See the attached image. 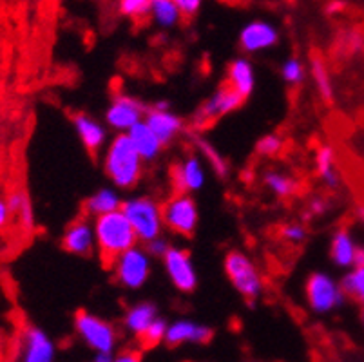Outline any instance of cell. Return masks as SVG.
I'll list each match as a JSON object with an SVG mask.
<instances>
[{"instance_id": "d590c367", "label": "cell", "mask_w": 364, "mask_h": 362, "mask_svg": "<svg viewBox=\"0 0 364 362\" xmlns=\"http://www.w3.org/2000/svg\"><path fill=\"white\" fill-rule=\"evenodd\" d=\"M343 48H344V53H348V55H355V53H360L364 49V36L360 35L359 31L344 33Z\"/></svg>"}, {"instance_id": "e0dca14e", "label": "cell", "mask_w": 364, "mask_h": 362, "mask_svg": "<svg viewBox=\"0 0 364 362\" xmlns=\"http://www.w3.org/2000/svg\"><path fill=\"white\" fill-rule=\"evenodd\" d=\"M144 122L160 138V142L165 147L171 145L185 129L183 118L174 111H171V109L149 107L147 112H145Z\"/></svg>"}, {"instance_id": "74e56055", "label": "cell", "mask_w": 364, "mask_h": 362, "mask_svg": "<svg viewBox=\"0 0 364 362\" xmlns=\"http://www.w3.org/2000/svg\"><path fill=\"white\" fill-rule=\"evenodd\" d=\"M183 16H194L200 11L203 0H174Z\"/></svg>"}, {"instance_id": "83f0119b", "label": "cell", "mask_w": 364, "mask_h": 362, "mask_svg": "<svg viewBox=\"0 0 364 362\" xmlns=\"http://www.w3.org/2000/svg\"><path fill=\"white\" fill-rule=\"evenodd\" d=\"M9 211L11 214L18 219V225L24 232H31L35 228V211H33V203L29 199L26 191H13L8 198Z\"/></svg>"}, {"instance_id": "7c38bea8", "label": "cell", "mask_w": 364, "mask_h": 362, "mask_svg": "<svg viewBox=\"0 0 364 362\" xmlns=\"http://www.w3.org/2000/svg\"><path fill=\"white\" fill-rule=\"evenodd\" d=\"M171 181L176 192H200L207 183L203 159L198 154H187L171 169Z\"/></svg>"}, {"instance_id": "277c9868", "label": "cell", "mask_w": 364, "mask_h": 362, "mask_svg": "<svg viewBox=\"0 0 364 362\" xmlns=\"http://www.w3.org/2000/svg\"><path fill=\"white\" fill-rule=\"evenodd\" d=\"M225 275L234 290L247 301H256L264 290V279L254 259L241 250H230L223 259Z\"/></svg>"}, {"instance_id": "3957f363", "label": "cell", "mask_w": 364, "mask_h": 362, "mask_svg": "<svg viewBox=\"0 0 364 362\" xmlns=\"http://www.w3.org/2000/svg\"><path fill=\"white\" fill-rule=\"evenodd\" d=\"M122 212L129 219L138 243L147 245L152 239L164 235L165 225L161 215V203L151 196H131L124 199Z\"/></svg>"}, {"instance_id": "7bdbcfd3", "label": "cell", "mask_w": 364, "mask_h": 362, "mask_svg": "<svg viewBox=\"0 0 364 362\" xmlns=\"http://www.w3.org/2000/svg\"><path fill=\"white\" fill-rule=\"evenodd\" d=\"M353 267H364V247H357Z\"/></svg>"}, {"instance_id": "6da1fadb", "label": "cell", "mask_w": 364, "mask_h": 362, "mask_svg": "<svg viewBox=\"0 0 364 362\" xmlns=\"http://www.w3.org/2000/svg\"><path fill=\"white\" fill-rule=\"evenodd\" d=\"M144 159L132 145L127 132H118L105 145L104 172L112 187L118 191H129L138 185L144 172Z\"/></svg>"}, {"instance_id": "52a82bcc", "label": "cell", "mask_w": 364, "mask_h": 362, "mask_svg": "<svg viewBox=\"0 0 364 362\" xmlns=\"http://www.w3.org/2000/svg\"><path fill=\"white\" fill-rule=\"evenodd\" d=\"M304 295L310 310L316 314H328L344 303L343 288L332 275L324 272H312L304 283Z\"/></svg>"}, {"instance_id": "bcb514c9", "label": "cell", "mask_w": 364, "mask_h": 362, "mask_svg": "<svg viewBox=\"0 0 364 362\" xmlns=\"http://www.w3.org/2000/svg\"><path fill=\"white\" fill-rule=\"evenodd\" d=\"M360 323H363V326H364V307H363V310H360Z\"/></svg>"}, {"instance_id": "2e32d148", "label": "cell", "mask_w": 364, "mask_h": 362, "mask_svg": "<svg viewBox=\"0 0 364 362\" xmlns=\"http://www.w3.org/2000/svg\"><path fill=\"white\" fill-rule=\"evenodd\" d=\"M73 127L89 154H98L109 144L107 125L102 124L100 119L92 118L87 112H76L73 116Z\"/></svg>"}, {"instance_id": "ab89813d", "label": "cell", "mask_w": 364, "mask_h": 362, "mask_svg": "<svg viewBox=\"0 0 364 362\" xmlns=\"http://www.w3.org/2000/svg\"><path fill=\"white\" fill-rule=\"evenodd\" d=\"M112 362H141V353L138 350H125L117 355Z\"/></svg>"}, {"instance_id": "d6a6232c", "label": "cell", "mask_w": 364, "mask_h": 362, "mask_svg": "<svg viewBox=\"0 0 364 362\" xmlns=\"http://www.w3.org/2000/svg\"><path fill=\"white\" fill-rule=\"evenodd\" d=\"M283 149H284L283 136L276 134V132L264 134L263 138L256 144V152L259 156H264V158H274V156L281 154Z\"/></svg>"}, {"instance_id": "9a60e30c", "label": "cell", "mask_w": 364, "mask_h": 362, "mask_svg": "<svg viewBox=\"0 0 364 362\" xmlns=\"http://www.w3.org/2000/svg\"><path fill=\"white\" fill-rule=\"evenodd\" d=\"M53 339L38 326H28L21 337V362H55Z\"/></svg>"}, {"instance_id": "f35d334b", "label": "cell", "mask_w": 364, "mask_h": 362, "mask_svg": "<svg viewBox=\"0 0 364 362\" xmlns=\"http://www.w3.org/2000/svg\"><path fill=\"white\" fill-rule=\"evenodd\" d=\"M11 211H9L8 198H0V230L8 227L9 219H11Z\"/></svg>"}, {"instance_id": "9c48e42d", "label": "cell", "mask_w": 364, "mask_h": 362, "mask_svg": "<svg viewBox=\"0 0 364 362\" xmlns=\"http://www.w3.org/2000/svg\"><path fill=\"white\" fill-rule=\"evenodd\" d=\"M147 107L136 96L120 92L112 96L111 104L105 111V125L117 132H129L140 122H144Z\"/></svg>"}, {"instance_id": "b9f144b4", "label": "cell", "mask_w": 364, "mask_h": 362, "mask_svg": "<svg viewBox=\"0 0 364 362\" xmlns=\"http://www.w3.org/2000/svg\"><path fill=\"white\" fill-rule=\"evenodd\" d=\"M114 357H112V351H97L92 362H112Z\"/></svg>"}, {"instance_id": "ba28073f", "label": "cell", "mask_w": 364, "mask_h": 362, "mask_svg": "<svg viewBox=\"0 0 364 362\" xmlns=\"http://www.w3.org/2000/svg\"><path fill=\"white\" fill-rule=\"evenodd\" d=\"M75 330L92 351H114L118 335L105 319L87 310H78L75 315Z\"/></svg>"}, {"instance_id": "ac0fdd59", "label": "cell", "mask_w": 364, "mask_h": 362, "mask_svg": "<svg viewBox=\"0 0 364 362\" xmlns=\"http://www.w3.org/2000/svg\"><path fill=\"white\" fill-rule=\"evenodd\" d=\"M213 328L207 324L196 323L191 319H178L168 324L165 341L168 346H180V344H207L213 339Z\"/></svg>"}, {"instance_id": "603a6c76", "label": "cell", "mask_w": 364, "mask_h": 362, "mask_svg": "<svg viewBox=\"0 0 364 362\" xmlns=\"http://www.w3.org/2000/svg\"><path fill=\"white\" fill-rule=\"evenodd\" d=\"M359 245H355L352 234L346 227H341L333 232L330 243V259L341 268H352L355 261V252Z\"/></svg>"}, {"instance_id": "ee69618b", "label": "cell", "mask_w": 364, "mask_h": 362, "mask_svg": "<svg viewBox=\"0 0 364 362\" xmlns=\"http://www.w3.org/2000/svg\"><path fill=\"white\" fill-rule=\"evenodd\" d=\"M355 183H357V187H359V201H363L364 203V174L357 176Z\"/></svg>"}, {"instance_id": "8fae6325", "label": "cell", "mask_w": 364, "mask_h": 362, "mask_svg": "<svg viewBox=\"0 0 364 362\" xmlns=\"http://www.w3.org/2000/svg\"><path fill=\"white\" fill-rule=\"evenodd\" d=\"M245 98L237 95L230 85L223 84L205 100L200 109L194 115V125L196 127H205V125L213 124L216 119L223 118L227 115H232L234 111L243 105Z\"/></svg>"}, {"instance_id": "5b68a950", "label": "cell", "mask_w": 364, "mask_h": 362, "mask_svg": "<svg viewBox=\"0 0 364 362\" xmlns=\"http://www.w3.org/2000/svg\"><path fill=\"white\" fill-rule=\"evenodd\" d=\"M109 267L120 287L127 290H140L151 277L152 255L149 254L145 245L138 243L118 255Z\"/></svg>"}, {"instance_id": "4fadbf2b", "label": "cell", "mask_w": 364, "mask_h": 362, "mask_svg": "<svg viewBox=\"0 0 364 362\" xmlns=\"http://www.w3.org/2000/svg\"><path fill=\"white\" fill-rule=\"evenodd\" d=\"M62 247L73 255L89 257L97 248V232H95L92 218L80 215L73 223H69L62 235Z\"/></svg>"}, {"instance_id": "1f68e13d", "label": "cell", "mask_w": 364, "mask_h": 362, "mask_svg": "<svg viewBox=\"0 0 364 362\" xmlns=\"http://www.w3.org/2000/svg\"><path fill=\"white\" fill-rule=\"evenodd\" d=\"M118 9L124 16L131 20H141L149 16L151 11V0H120Z\"/></svg>"}, {"instance_id": "e575fe53", "label": "cell", "mask_w": 364, "mask_h": 362, "mask_svg": "<svg viewBox=\"0 0 364 362\" xmlns=\"http://www.w3.org/2000/svg\"><path fill=\"white\" fill-rule=\"evenodd\" d=\"M306 235H309V230H306V227L301 223H287L281 228V238L292 245L303 243L304 239H306Z\"/></svg>"}, {"instance_id": "60d3db41", "label": "cell", "mask_w": 364, "mask_h": 362, "mask_svg": "<svg viewBox=\"0 0 364 362\" xmlns=\"http://www.w3.org/2000/svg\"><path fill=\"white\" fill-rule=\"evenodd\" d=\"M326 211H328V203H326V199H323V198L312 199V203H310V212H312L314 215H321V214H324Z\"/></svg>"}, {"instance_id": "7402d4cb", "label": "cell", "mask_w": 364, "mask_h": 362, "mask_svg": "<svg viewBox=\"0 0 364 362\" xmlns=\"http://www.w3.org/2000/svg\"><path fill=\"white\" fill-rule=\"evenodd\" d=\"M158 307L151 301H140V303L132 304L124 317V326L129 334L140 339L147 331V328L154 323L158 317Z\"/></svg>"}, {"instance_id": "f6af8a7d", "label": "cell", "mask_w": 364, "mask_h": 362, "mask_svg": "<svg viewBox=\"0 0 364 362\" xmlns=\"http://www.w3.org/2000/svg\"><path fill=\"white\" fill-rule=\"evenodd\" d=\"M151 107H154V109H171V104H168V100H158V102H154Z\"/></svg>"}, {"instance_id": "30bf717a", "label": "cell", "mask_w": 364, "mask_h": 362, "mask_svg": "<svg viewBox=\"0 0 364 362\" xmlns=\"http://www.w3.org/2000/svg\"><path fill=\"white\" fill-rule=\"evenodd\" d=\"M164 261L165 274L168 281L178 292L191 294L198 288V270L194 267V261L185 248L168 247L167 254L161 257Z\"/></svg>"}, {"instance_id": "d6986e66", "label": "cell", "mask_w": 364, "mask_h": 362, "mask_svg": "<svg viewBox=\"0 0 364 362\" xmlns=\"http://www.w3.org/2000/svg\"><path fill=\"white\" fill-rule=\"evenodd\" d=\"M227 85L234 89L237 95L248 98L256 89V69L252 60L247 55L234 58L227 68Z\"/></svg>"}, {"instance_id": "ffe728a7", "label": "cell", "mask_w": 364, "mask_h": 362, "mask_svg": "<svg viewBox=\"0 0 364 362\" xmlns=\"http://www.w3.org/2000/svg\"><path fill=\"white\" fill-rule=\"evenodd\" d=\"M122 203H124V199L117 187H100L84 201V214L95 219L98 215L120 211Z\"/></svg>"}, {"instance_id": "836d02e7", "label": "cell", "mask_w": 364, "mask_h": 362, "mask_svg": "<svg viewBox=\"0 0 364 362\" xmlns=\"http://www.w3.org/2000/svg\"><path fill=\"white\" fill-rule=\"evenodd\" d=\"M167 328H168L167 321H165L164 317H160V315H158V317L154 319V323H152L151 326L147 328V331H145V334L140 337L141 343H144L147 348L158 346V344L164 343V341H165V335H167Z\"/></svg>"}, {"instance_id": "d4e9b609", "label": "cell", "mask_w": 364, "mask_h": 362, "mask_svg": "<svg viewBox=\"0 0 364 362\" xmlns=\"http://www.w3.org/2000/svg\"><path fill=\"white\" fill-rule=\"evenodd\" d=\"M263 185L279 199L292 198L299 192L301 187L299 179L296 176L279 171V169H268L263 174Z\"/></svg>"}, {"instance_id": "f1b7e54d", "label": "cell", "mask_w": 364, "mask_h": 362, "mask_svg": "<svg viewBox=\"0 0 364 362\" xmlns=\"http://www.w3.org/2000/svg\"><path fill=\"white\" fill-rule=\"evenodd\" d=\"M149 16L154 20V24L164 29H171L180 24L181 11L174 0H151V11Z\"/></svg>"}, {"instance_id": "f546056e", "label": "cell", "mask_w": 364, "mask_h": 362, "mask_svg": "<svg viewBox=\"0 0 364 362\" xmlns=\"http://www.w3.org/2000/svg\"><path fill=\"white\" fill-rule=\"evenodd\" d=\"M339 284L346 297L364 307V267H352Z\"/></svg>"}, {"instance_id": "484cf974", "label": "cell", "mask_w": 364, "mask_h": 362, "mask_svg": "<svg viewBox=\"0 0 364 362\" xmlns=\"http://www.w3.org/2000/svg\"><path fill=\"white\" fill-rule=\"evenodd\" d=\"M316 171L323 179V183L330 188H337L341 185L339 171H337L336 149L330 144L319 145L316 151Z\"/></svg>"}, {"instance_id": "8d00e7d4", "label": "cell", "mask_w": 364, "mask_h": 362, "mask_svg": "<svg viewBox=\"0 0 364 362\" xmlns=\"http://www.w3.org/2000/svg\"><path fill=\"white\" fill-rule=\"evenodd\" d=\"M168 247H171V243H168L164 235L152 239V241H149V243L145 245V248H147V252L152 255V257H160V259L167 254Z\"/></svg>"}, {"instance_id": "cb8c5ba5", "label": "cell", "mask_w": 364, "mask_h": 362, "mask_svg": "<svg viewBox=\"0 0 364 362\" xmlns=\"http://www.w3.org/2000/svg\"><path fill=\"white\" fill-rule=\"evenodd\" d=\"M193 144L196 147L198 156L203 159L208 167L213 169L214 174L220 179H227L228 174H230V167H228V161L225 159V156L218 151L216 145L213 142H208L205 136L194 134L193 136Z\"/></svg>"}, {"instance_id": "8992f818", "label": "cell", "mask_w": 364, "mask_h": 362, "mask_svg": "<svg viewBox=\"0 0 364 362\" xmlns=\"http://www.w3.org/2000/svg\"><path fill=\"white\" fill-rule=\"evenodd\" d=\"M165 228L180 238H193L200 223V211L193 194L176 192L161 203Z\"/></svg>"}, {"instance_id": "7a4b0ae2", "label": "cell", "mask_w": 364, "mask_h": 362, "mask_svg": "<svg viewBox=\"0 0 364 362\" xmlns=\"http://www.w3.org/2000/svg\"><path fill=\"white\" fill-rule=\"evenodd\" d=\"M92 221H95V232H97V250L100 252L104 263L111 265L118 255L138 245L136 234L122 208L98 215Z\"/></svg>"}, {"instance_id": "4dcf8cb0", "label": "cell", "mask_w": 364, "mask_h": 362, "mask_svg": "<svg viewBox=\"0 0 364 362\" xmlns=\"http://www.w3.org/2000/svg\"><path fill=\"white\" fill-rule=\"evenodd\" d=\"M281 78L290 87H299L306 78V64L299 56H289L281 64Z\"/></svg>"}, {"instance_id": "4316f807", "label": "cell", "mask_w": 364, "mask_h": 362, "mask_svg": "<svg viewBox=\"0 0 364 362\" xmlns=\"http://www.w3.org/2000/svg\"><path fill=\"white\" fill-rule=\"evenodd\" d=\"M310 73H312L314 84H316L321 100H323L324 104H332L333 96H336L332 75H330L328 65H326V62H324V58L319 53H312V56H310Z\"/></svg>"}, {"instance_id": "44dd1931", "label": "cell", "mask_w": 364, "mask_h": 362, "mask_svg": "<svg viewBox=\"0 0 364 362\" xmlns=\"http://www.w3.org/2000/svg\"><path fill=\"white\" fill-rule=\"evenodd\" d=\"M127 134L144 161H154V159L160 158L165 145L161 144L160 138L152 132V129L145 122H140V124L134 125Z\"/></svg>"}, {"instance_id": "5bb4252c", "label": "cell", "mask_w": 364, "mask_h": 362, "mask_svg": "<svg viewBox=\"0 0 364 362\" xmlns=\"http://www.w3.org/2000/svg\"><path fill=\"white\" fill-rule=\"evenodd\" d=\"M279 31L267 20H252L240 31L237 44L245 55H257L279 44Z\"/></svg>"}]
</instances>
